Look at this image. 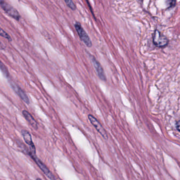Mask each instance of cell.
<instances>
[{"label": "cell", "mask_w": 180, "mask_h": 180, "mask_svg": "<svg viewBox=\"0 0 180 180\" xmlns=\"http://www.w3.org/2000/svg\"><path fill=\"white\" fill-rule=\"evenodd\" d=\"M75 27L81 40L83 41V43L89 48L92 47L93 44L91 41L90 40V38L86 32V31L82 28L80 23L76 22L75 24Z\"/></svg>", "instance_id": "3"}, {"label": "cell", "mask_w": 180, "mask_h": 180, "mask_svg": "<svg viewBox=\"0 0 180 180\" xmlns=\"http://www.w3.org/2000/svg\"><path fill=\"white\" fill-rule=\"evenodd\" d=\"M91 60L92 61V63L93 64V67H95L96 71L97 72L98 77H99L100 79L103 81L106 80V77L105 76V74L104 73L103 67H101L100 63L96 60V59L93 57L91 56Z\"/></svg>", "instance_id": "7"}, {"label": "cell", "mask_w": 180, "mask_h": 180, "mask_svg": "<svg viewBox=\"0 0 180 180\" xmlns=\"http://www.w3.org/2000/svg\"><path fill=\"white\" fill-rule=\"evenodd\" d=\"M5 49V46L1 41H0V50H3Z\"/></svg>", "instance_id": "13"}, {"label": "cell", "mask_w": 180, "mask_h": 180, "mask_svg": "<svg viewBox=\"0 0 180 180\" xmlns=\"http://www.w3.org/2000/svg\"><path fill=\"white\" fill-rule=\"evenodd\" d=\"M0 36L5 38L9 42H11L12 41V39L10 35L1 28H0Z\"/></svg>", "instance_id": "11"}, {"label": "cell", "mask_w": 180, "mask_h": 180, "mask_svg": "<svg viewBox=\"0 0 180 180\" xmlns=\"http://www.w3.org/2000/svg\"><path fill=\"white\" fill-rule=\"evenodd\" d=\"M67 6L72 10H75L76 9V5L73 3V0H64Z\"/></svg>", "instance_id": "12"}, {"label": "cell", "mask_w": 180, "mask_h": 180, "mask_svg": "<svg viewBox=\"0 0 180 180\" xmlns=\"http://www.w3.org/2000/svg\"><path fill=\"white\" fill-rule=\"evenodd\" d=\"M21 134L24 138V140L30 146V151L32 153H36V147L34 145L32 137L30 133L27 130H21Z\"/></svg>", "instance_id": "8"}, {"label": "cell", "mask_w": 180, "mask_h": 180, "mask_svg": "<svg viewBox=\"0 0 180 180\" xmlns=\"http://www.w3.org/2000/svg\"><path fill=\"white\" fill-rule=\"evenodd\" d=\"M153 43L158 47H165L168 44V39L166 37L161 34L159 31L155 30L153 36Z\"/></svg>", "instance_id": "4"}, {"label": "cell", "mask_w": 180, "mask_h": 180, "mask_svg": "<svg viewBox=\"0 0 180 180\" xmlns=\"http://www.w3.org/2000/svg\"><path fill=\"white\" fill-rule=\"evenodd\" d=\"M27 154H28L34 160V161L36 162V163L37 164V165L40 168V170L43 172V173L47 176L48 179H49L50 180L56 179L54 175L50 172V171L48 168V167L43 162H42V161L40 160L37 157L36 153L31 152L29 150H28Z\"/></svg>", "instance_id": "1"}, {"label": "cell", "mask_w": 180, "mask_h": 180, "mask_svg": "<svg viewBox=\"0 0 180 180\" xmlns=\"http://www.w3.org/2000/svg\"><path fill=\"white\" fill-rule=\"evenodd\" d=\"M0 70H1L2 73H3L5 77H7V78H9L10 73L7 69V68L1 60H0Z\"/></svg>", "instance_id": "10"}, {"label": "cell", "mask_w": 180, "mask_h": 180, "mask_svg": "<svg viewBox=\"0 0 180 180\" xmlns=\"http://www.w3.org/2000/svg\"><path fill=\"white\" fill-rule=\"evenodd\" d=\"M0 7L10 17L17 21L20 20L21 15L19 12L14 7L7 3L4 0H0Z\"/></svg>", "instance_id": "2"}, {"label": "cell", "mask_w": 180, "mask_h": 180, "mask_svg": "<svg viewBox=\"0 0 180 180\" xmlns=\"http://www.w3.org/2000/svg\"><path fill=\"white\" fill-rule=\"evenodd\" d=\"M22 114L25 119L30 124L31 126L34 128V130H37L38 129V125L36 120L34 118L32 115L29 113L27 110H24L22 111Z\"/></svg>", "instance_id": "9"}, {"label": "cell", "mask_w": 180, "mask_h": 180, "mask_svg": "<svg viewBox=\"0 0 180 180\" xmlns=\"http://www.w3.org/2000/svg\"><path fill=\"white\" fill-rule=\"evenodd\" d=\"M11 87L13 89L14 92L20 97V98L24 101L25 103L29 105L30 103V100L29 97H28L27 94L22 90L17 84L15 83L13 81L10 80L9 81Z\"/></svg>", "instance_id": "5"}, {"label": "cell", "mask_w": 180, "mask_h": 180, "mask_svg": "<svg viewBox=\"0 0 180 180\" xmlns=\"http://www.w3.org/2000/svg\"><path fill=\"white\" fill-rule=\"evenodd\" d=\"M88 119L90 120L91 124L96 129L97 132L100 134L103 138L106 140H107L108 135H107V132L106 130H105V129L103 128V127L102 126V125L100 124V123L98 122V120L91 115H88Z\"/></svg>", "instance_id": "6"}]
</instances>
